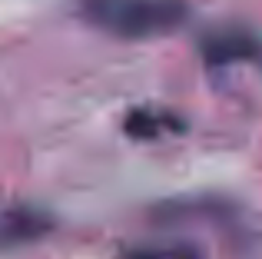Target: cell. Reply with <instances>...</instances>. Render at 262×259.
Returning a JSON list of instances; mask_svg holds the SVG:
<instances>
[{
	"mask_svg": "<svg viewBox=\"0 0 262 259\" xmlns=\"http://www.w3.org/2000/svg\"><path fill=\"white\" fill-rule=\"evenodd\" d=\"M199 53L206 67H232V63H262V37L243 24L209 27L199 37Z\"/></svg>",
	"mask_w": 262,
	"mask_h": 259,
	"instance_id": "cell-2",
	"label": "cell"
},
{
	"mask_svg": "<svg viewBox=\"0 0 262 259\" xmlns=\"http://www.w3.org/2000/svg\"><path fill=\"white\" fill-rule=\"evenodd\" d=\"M126 259H196L192 249H143V253H129Z\"/></svg>",
	"mask_w": 262,
	"mask_h": 259,
	"instance_id": "cell-5",
	"label": "cell"
},
{
	"mask_svg": "<svg viewBox=\"0 0 262 259\" xmlns=\"http://www.w3.org/2000/svg\"><path fill=\"white\" fill-rule=\"evenodd\" d=\"M53 220L43 209L33 206H0V249L7 246H24L40 236H47Z\"/></svg>",
	"mask_w": 262,
	"mask_h": 259,
	"instance_id": "cell-3",
	"label": "cell"
},
{
	"mask_svg": "<svg viewBox=\"0 0 262 259\" xmlns=\"http://www.w3.org/2000/svg\"><path fill=\"white\" fill-rule=\"evenodd\" d=\"M80 17L123 40H146L176 30L189 17L186 0H80Z\"/></svg>",
	"mask_w": 262,
	"mask_h": 259,
	"instance_id": "cell-1",
	"label": "cell"
},
{
	"mask_svg": "<svg viewBox=\"0 0 262 259\" xmlns=\"http://www.w3.org/2000/svg\"><path fill=\"white\" fill-rule=\"evenodd\" d=\"M183 126V117H176L173 110H129V117L123 120V130L133 140H160L166 133H179Z\"/></svg>",
	"mask_w": 262,
	"mask_h": 259,
	"instance_id": "cell-4",
	"label": "cell"
}]
</instances>
